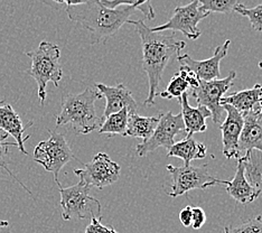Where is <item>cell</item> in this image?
I'll use <instances>...</instances> for the list:
<instances>
[{
    "label": "cell",
    "instance_id": "1",
    "mask_svg": "<svg viewBox=\"0 0 262 233\" xmlns=\"http://www.w3.org/2000/svg\"><path fill=\"white\" fill-rule=\"evenodd\" d=\"M68 16L71 20L79 23L92 35V44L102 43L118 33L129 17L137 10L141 11L148 20L155 19V11L151 4L145 2H136L133 6H123L117 9L105 8L100 2H64Z\"/></svg>",
    "mask_w": 262,
    "mask_h": 233
},
{
    "label": "cell",
    "instance_id": "2",
    "mask_svg": "<svg viewBox=\"0 0 262 233\" xmlns=\"http://www.w3.org/2000/svg\"><path fill=\"white\" fill-rule=\"evenodd\" d=\"M127 24L134 25L138 33L142 45V67L148 76V95L144 105L155 104L159 83L162 81L164 70L175 56L181 55V51L185 47V41L175 38V33L166 35L154 33L144 20H128Z\"/></svg>",
    "mask_w": 262,
    "mask_h": 233
},
{
    "label": "cell",
    "instance_id": "3",
    "mask_svg": "<svg viewBox=\"0 0 262 233\" xmlns=\"http://www.w3.org/2000/svg\"><path fill=\"white\" fill-rule=\"evenodd\" d=\"M102 98L97 89L89 87L79 94L65 95L62 110L56 116V125L70 124L77 135H88L101 125L94 103Z\"/></svg>",
    "mask_w": 262,
    "mask_h": 233
},
{
    "label": "cell",
    "instance_id": "4",
    "mask_svg": "<svg viewBox=\"0 0 262 233\" xmlns=\"http://www.w3.org/2000/svg\"><path fill=\"white\" fill-rule=\"evenodd\" d=\"M26 55L32 59V67L26 71V74L36 81L40 104H44L47 83L52 82L57 88L63 77V70L59 63L61 51L56 44L44 40L36 50L27 52Z\"/></svg>",
    "mask_w": 262,
    "mask_h": 233
},
{
    "label": "cell",
    "instance_id": "5",
    "mask_svg": "<svg viewBox=\"0 0 262 233\" xmlns=\"http://www.w3.org/2000/svg\"><path fill=\"white\" fill-rule=\"evenodd\" d=\"M90 189L91 187L83 181L70 187H62V185L58 186L64 221L72 219H102L101 203L90 195Z\"/></svg>",
    "mask_w": 262,
    "mask_h": 233
},
{
    "label": "cell",
    "instance_id": "6",
    "mask_svg": "<svg viewBox=\"0 0 262 233\" xmlns=\"http://www.w3.org/2000/svg\"><path fill=\"white\" fill-rule=\"evenodd\" d=\"M166 170L172 179L169 189H166V193L171 197L185 195L193 189H206L215 185H221V179L210 174L207 165L181 167L167 165Z\"/></svg>",
    "mask_w": 262,
    "mask_h": 233
},
{
    "label": "cell",
    "instance_id": "7",
    "mask_svg": "<svg viewBox=\"0 0 262 233\" xmlns=\"http://www.w3.org/2000/svg\"><path fill=\"white\" fill-rule=\"evenodd\" d=\"M50 138L45 141H40L34 149V160L44 167V170L51 172L54 175V179L58 186L61 183L58 181L59 172L69 161L76 159L69 143L62 134L49 130Z\"/></svg>",
    "mask_w": 262,
    "mask_h": 233
},
{
    "label": "cell",
    "instance_id": "8",
    "mask_svg": "<svg viewBox=\"0 0 262 233\" xmlns=\"http://www.w3.org/2000/svg\"><path fill=\"white\" fill-rule=\"evenodd\" d=\"M236 79V72L231 71L224 79H216L213 81L200 80L199 87L193 89L192 95L196 100L198 105L205 107L211 112V118L215 124L223 122L224 109L221 105V100L224 94L229 91Z\"/></svg>",
    "mask_w": 262,
    "mask_h": 233
},
{
    "label": "cell",
    "instance_id": "9",
    "mask_svg": "<svg viewBox=\"0 0 262 233\" xmlns=\"http://www.w3.org/2000/svg\"><path fill=\"white\" fill-rule=\"evenodd\" d=\"M80 163L83 168L74 170V174L90 187L102 189L116 183L120 177V166L105 153H98L90 163Z\"/></svg>",
    "mask_w": 262,
    "mask_h": 233
},
{
    "label": "cell",
    "instance_id": "10",
    "mask_svg": "<svg viewBox=\"0 0 262 233\" xmlns=\"http://www.w3.org/2000/svg\"><path fill=\"white\" fill-rule=\"evenodd\" d=\"M208 13H206L201 7L199 0H195L193 3H189L186 6H180L174 10V15L170 19L157 27L150 28L154 33H163L165 31L181 32L189 39H198L201 36V31L198 28L200 22L206 18Z\"/></svg>",
    "mask_w": 262,
    "mask_h": 233
},
{
    "label": "cell",
    "instance_id": "11",
    "mask_svg": "<svg viewBox=\"0 0 262 233\" xmlns=\"http://www.w3.org/2000/svg\"><path fill=\"white\" fill-rule=\"evenodd\" d=\"M185 133L182 113L174 115L172 112L163 113L160 118L157 128L149 139L138 143L136 147V152L138 156H146L159 147L169 149L175 143V137L178 134Z\"/></svg>",
    "mask_w": 262,
    "mask_h": 233
},
{
    "label": "cell",
    "instance_id": "12",
    "mask_svg": "<svg viewBox=\"0 0 262 233\" xmlns=\"http://www.w3.org/2000/svg\"><path fill=\"white\" fill-rule=\"evenodd\" d=\"M222 107L226 117L219 127L222 131L223 155L228 159L240 158L239 140L244 124V117L232 105L222 104Z\"/></svg>",
    "mask_w": 262,
    "mask_h": 233
},
{
    "label": "cell",
    "instance_id": "13",
    "mask_svg": "<svg viewBox=\"0 0 262 233\" xmlns=\"http://www.w3.org/2000/svg\"><path fill=\"white\" fill-rule=\"evenodd\" d=\"M230 44L231 40L226 39L223 45L216 47L212 57L203 59V61H196V59L190 57L188 54H181L180 56H177V59L183 67H186L190 71H193L200 80H216L219 79L220 75H221V72H220V64H221L222 59L228 55Z\"/></svg>",
    "mask_w": 262,
    "mask_h": 233
},
{
    "label": "cell",
    "instance_id": "14",
    "mask_svg": "<svg viewBox=\"0 0 262 233\" xmlns=\"http://www.w3.org/2000/svg\"><path fill=\"white\" fill-rule=\"evenodd\" d=\"M95 89L98 90L101 97H103L106 101L103 117H101V123L110 115L123 109L128 110L129 116L137 113L138 105H137L133 94L123 83H119L116 87H108L98 83V84H95Z\"/></svg>",
    "mask_w": 262,
    "mask_h": 233
},
{
    "label": "cell",
    "instance_id": "15",
    "mask_svg": "<svg viewBox=\"0 0 262 233\" xmlns=\"http://www.w3.org/2000/svg\"><path fill=\"white\" fill-rule=\"evenodd\" d=\"M33 123V121H29L24 124L19 115L15 111L13 107L6 103L5 99L0 101V129L5 131L8 136L14 137L17 148L24 155H27L25 142L31 138L29 135L25 136V133L28 128L32 127Z\"/></svg>",
    "mask_w": 262,
    "mask_h": 233
},
{
    "label": "cell",
    "instance_id": "16",
    "mask_svg": "<svg viewBox=\"0 0 262 233\" xmlns=\"http://www.w3.org/2000/svg\"><path fill=\"white\" fill-rule=\"evenodd\" d=\"M222 104H229L235 108L242 113L243 117L250 112L262 113V87L261 84H255L251 89L224 95L221 100Z\"/></svg>",
    "mask_w": 262,
    "mask_h": 233
},
{
    "label": "cell",
    "instance_id": "17",
    "mask_svg": "<svg viewBox=\"0 0 262 233\" xmlns=\"http://www.w3.org/2000/svg\"><path fill=\"white\" fill-rule=\"evenodd\" d=\"M221 185H224L226 192L232 199L243 205L250 204L260 196L257 190L247 181L246 174H244V165L241 158H237L236 171L233 179L232 181H222L221 179Z\"/></svg>",
    "mask_w": 262,
    "mask_h": 233
},
{
    "label": "cell",
    "instance_id": "18",
    "mask_svg": "<svg viewBox=\"0 0 262 233\" xmlns=\"http://www.w3.org/2000/svg\"><path fill=\"white\" fill-rule=\"evenodd\" d=\"M182 105V118L185 127L186 138H190L196 133H204L207 129L206 118H211V112L205 107L198 105L196 108L188 103V93H184L178 99Z\"/></svg>",
    "mask_w": 262,
    "mask_h": 233
},
{
    "label": "cell",
    "instance_id": "19",
    "mask_svg": "<svg viewBox=\"0 0 262 233\" xmlns=\"http://www.w3.org/2000/svg\"><path fill=\"white\" fill-rule=\"evenodd\" d=\"M240 153L250 151L262 153V113L250 112L244 116V124L239 140Z\"/></svg>",
    "mask_w": 262,
    "mask_h": 233
},
{
    "label": "cell",
    "instance_id": "20",
    "mask_svg": "<svg viewBox=\"0 0 262 233\" xmlns=\"http://www.w3.org/2000/svg\"><path fill=\"white\" fill-rule=\"evenodd\" d=\"M168 157H177L184 161V166H189L190 161L203 159L207 156V148L204 143L196 141L193 137L177 141L168 149Z\"/></svg>",
    "mask_w": 262,
    "mask_h": 233
},
{
    "label": "cell",
    "instance_id": "21",
    "mask_svg": "<svg viewBox=\"0 0 262 233\" xmlns=\"http://www.w3.org/2000/svg\"><path fill=\"white\" fill-rule=\"evenodd\" d=\"M162 115L163 113H159V115L154 117H142L137 115V113L130 115L124 136L133 137V138H140L142 141L149 139L155 129L157 128Z\"/></svg>",
    "mask_w": 262,
    "mask_h": 233
},
{
    "label": "cell",
    "instance_id": "22",
    "mask_svg": "<svg viewBox=\"0 0 262 233\" xmlns=\"http://www.w3.org/2000/svg\"><path fill=\"white\" fill-rule=\"evenodd\" d=\"M244 165V174L249 184L262 194V153L259 151L247 152L240 157Z\"/></svg>",
    "mask_w": 262,
    "mask_h": 233
},
{
    "label": "cell",
    "instance_id": "23",
    "mask_svg": "<svg viewBox=\"0 0 262 233\" xmlns=\"http://www.w3.org/2000/svg\"><path fill=\"white\" fill-rule=\"evenodd\" d=\"M128 120L129 112L126 109H123L117 113H113V115H110L108 118L104 119L102 123H101L99 133L100 135L108 136H124L128 125Z\"/></svg>",
    "mask_w": 262,
    "mask_h": 233
},
{
    "label": "cell",
    "instance_id": "24",
    "mask_svg": "<svg viewBox=\"0 0 262 233\" xmlns=\"http://www.w3.org/2000/svg\"><path fill=\"white\" fill-rule=\"evenodd\" d=\"M7 138H8V135L5 133V131H3L2 129H0V168L5 170L6 172L8 173V174L13 177V179L15 182L18 183L20 186L26 189V192L32 195V192L27 188V186L24 183H21L18 178H17V176H15V174L13 172H11L9 170L8 167V147L10 146H14V147H17V143L16 142H9L7 141Z\"/></svg>",
    "mask_w": 262,
    "mask_h": 233
},
{
    "label": "cell",
    "instance_id": "25",
    "mask_svg": "<svg viewBox=\"0 0 262 233\" xmlns=\"http://www.w3.org/2000/svg\"><path fill=\"white\" fill-rule=\"evenodd\" d=\"M188 88H189L188 83L186 82L185 79H184V76L181 72H178V73H176L171 77L165 91L160 92L159 95L164 99H172V98L180 99L184 93L187 92Z\"/></svg>",
    "mask_w": 262,
    "mask_h": 233
},
{
    "label": "cell",
    "instance_id": "26",
    "mask_svg": "<svg viewBox=\"0 0 262 233\" xmlns=\"http://www.w3.org/2000/svg\"><path fill=\"white\" fill-rule=\"evenodd\" d=\"M234 10L236 13L248 18L254 31L262 32V5H259L253 8H247L243 4L237 3Z\"/></svg>",
    "mask_w": 262,
    "mask_h": 233
},
{
    "label": "cell",
    "instance_id": "27",
    "mask_svg": "<svg viewBox=\"0 0 262 233\" xmlns=\"http://www.w3.org/2000/svg\"><path fill=\"white\" fill-rule=\"evenodd\" d=\"M201 7L206 13H231L236 6V0H199Z\"/></svg>",
    "mask_w": 262,
    "mask_h": 233
},
{
    "label": "cell",
    "instance_id": "28",
    "mask_svg": "<svg viewBox=\"0 0 262 233\" xmlns=\"http://www.w3.org/2000/svg\"><path fill=\"white\" fill-rule=\"evenodd\" d=\"M224 233H262V215L250 219L237 226H225Z\"/></svg>",
    "mask_w": 262,
    "mask_h": 233
},
{
    "label": "cell",
    "instance_id": "29",
    "mask_svg": "<svg viewBox=\"0 0 262 233\" xmlns=\"http://www.w3.org/2000/svg\"><path fill=\"white\" fill-rule=\"evenodd\" d=\"M206 221V214L204 210L200 206L192 207V228L195 230L201 229Z\"/></svg>",
    "mask_w": 262,
    "mask_h": 233
},
{
    "label": "cell",
    "instance_id": "30",
    "mask_svg": "<svg viewBox=\"0 0 262 233\" xmlns=\"http://www.w3.org/2000/svg\"><path fill=\"white\" fill-rule=\"evenodd\" d=\"M85 233H118L112 226L103 225L98 219H91V223L86 226Z\"/></svg>",
    "mask_w": 262,
    "mask_h": 233
},
{
    "label": "cell",
    "instance_id": "31",
    "mask_svg": "<svg viewBox=\"0 0 262 233\" xmlns=\"http://www.w3.org/2000/svg\"><path fill=\"white\" fill-rule=\"evenodd\" d=\"M181 73L183 74L184 79L186 80V82L188 83V86L193 89L198 88L199 87V83H200V79L198 76H196V74L194 73L193 71H190L188 68L186 67H183V65H181V70H180Z\"/></svg>",
    "mask_w": 262,
    "mask_h": 233
},
{
    "label": "cell",
    "instance_id": "32",
    "mask_svg": "<svg viewBox=\"0 0 262 233\" xmlns=\"http://www.w3.org/2000/svg\"><path fill=\"white\" fill-rule=\"evenodd\" d=\"M180 221L182 225L188 226L192 225V206H186L180 212Z\"/></svg>",
    "mask_w": 262,
    "mask_h": 233
},
{
    "label": "cell",
    "instance_id": "33",
    "mask_svg": "<svg viewBox=\"0 0 262 233\" xmlns=\"http://www.w3.org/2000/svg\"><path fill=\"white\" fill-rule=\"evenodd\" d=\"M9 223L8 221H0V228H5V226H8Z\"/></svg>",
    "mask_w": 262,
    "mask_h": 233
},
{
    "label": "cell",
    "instance_id": "34",
    "mask_svg": "<svg viewBox=\"0 0 262 233\" xmlns=\"http://www.w3.org/2000/svg\"><path fill=\"white\" fill-rule=\"evenodd\" d=\"M259 68L262 69V62H259Z\"/></svg>",
    "mask_w": 262,
    "mask_h": 233
},
{
    "label": "cell",
    "instance_id": "35",
    "mask_svg": "<svg viewBox=\"0 0 262 233\" xmlns=\"http://www.w3.org/2000/svg\"><path fill=\"white\" fill-rule=\"evenodd\" d=\"M261 87H262V86H261Z\"/></svg>",
    "mask_w": 262,
    "mask_h": 233
}]
</instances>
